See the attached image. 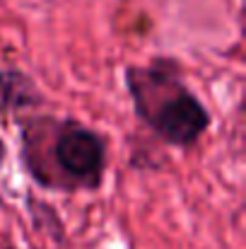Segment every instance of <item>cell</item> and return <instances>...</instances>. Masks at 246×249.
I'll return each mask as SVG.
<instances>
[{"label": "cell", "mask_w": 246, "mask_h": 249, "mask_svg": "<svg viewBox=\"0 0 246 249\" xmlns=\"http://www.w3.org/2000/svg\"><path fill=\"white\" fill-rule=\"evenodd\" d=\"M22 162L39 186L61 191H97L104 181L109 148L99 131L78 119H24Z\"/></svg>", "instance_id": "6da1fadb"}, {"label": "cell", "mask_w": 246, "mask_h": 249, "mask_svg": "<svg viewBox=\"0 0 246 249\" xmlns=\"http://www.w3.org/2000/svg\"><path fill=\"white\" fill-rule=\"evenodd\" d=\"M133 111L157 141L169 148L188 150L213 126V114L203 99L183 83L181 66L171 58H155L148 66L123 71Z\"/></svg>", "instance_id": "7a4b0ae2"}, {"label": "cell", "mask_w": 246, "mask_h": 249, "mask_svg": "<svg viewBox=\"0 0 246 249\" xmlns=\"http://www.w3.org/2000/svg\"><path fill=\"white\" fill-rule=\"evenodd\" d=\"M44 94L34 78L22 68H0V116H15L17 111L39 109Z\"/></svg>", "instance_id": "3957f363"}]
</instances>
